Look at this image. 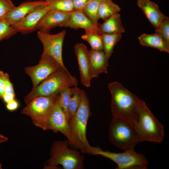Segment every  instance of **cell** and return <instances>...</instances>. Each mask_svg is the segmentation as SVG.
<instances>
[{"mask_svg":"<svg viewBox=\"0 0 169 169\" xmlns=\"http://www.w3.org/2000/svg\"><path fill=\"white\" fill-rule=\"evenodd\" d=\"M108 87L111 96L110 107L113 118L135 124L138 117L142 100L119 82H111Z\"/></svg>","mask_w":169,"mask_h":169,"instance_id":"1","label":"cell"},{"mask_svg":"<svg viewBox=\"0 0 169 169\" xmlns=\"http://www.w3.org/2000/svg\"><path fill=\"white\" fill-rule=\"evenodd\" d=\"M78 81L67 70L61 69L49 75L37 86L33 87L24 97L27 104L33 99L41 96H54L63 90L72 86L77 87Z\"/></svg>","mask_w":169,"mask_h":169,"instance_id":"2","label":"cell"},{"mask_svg":"<svg viewBox=\"0 0 169 169\" xmlns=\"http://www.w3.org/2000/svg\"><path fill=\"white\" fill-rule=\"evenodd\" d=\"M90 113L89 100L85 92L83 90L80 105L69 122L72 138L70 145L84 153H87L90 146L86 136L87 124Z\"/></svg>","mask_w":169,"mask_h":169,"instance_id":"3","label":"cell"},{"mask_svg":"<svg viewBox=\"0 0 169 169\" xmlns=\"http://www.w3.org/2000/svg\"><path fill=\"white\" fill-rule=\"evenodd\" d=\"M141 142L161 143L164 136L163 125L156 119L145 102L142 100L137 119L135 123Z\"/></svg>","mask_w":169,"mask_h":169,"instance_id":"4","label":"cell"},{"mask_svg":"<svg viewBox=\"0 0 169 169\" xmlns=\"http://www.w3.org/2000/svg\"><path fill=\"white\" fill-rule=\"evenodd\" d=\"M68 141L54 142L50 152L49 158L47 161L49 168H55L59 165L64 169H82L84 166V156L75 150L70 148Z\"/></svg>","mask_w":169,"mask_h":169,"instance_id":"5","label":"cell"},{"mask_svg":"<svg viewBox=\"0 0 169 169\" xmlns=\"http://www.w3.org/2000/svg\"><path fill=\"white\" fill-rule=\"evenodd\" d=\"M110 142L124 151L134 149L141 142L135 124L126 120L112 118L109 133Z\"/></svg>","mask_w":169,"mask_h":169,"instance_id":"6","label":"cell"},{"mask_svg":"<svg viewBox=\"0 0 169 169\" xmlns=\"http://www.w3.org/2000/svg\"><path fill=\"white\" fill-rule=\"evenodd\" d=\"M87 153L93 155H100L115 163L117 169H146L148 161L143 154L136 152L134 149L125 150L121 153L104 151L98 147H89Z\"/></svg>","mask_w":169,"mask_h":169,"instance_id":"7","label":"cell"},{"mask_svg":"<svg viewBox=\"0 0 169 169\" xmlns=\"http://www.w3.org/2000/svg\"><path fill=\"white\" fill-rule=\"evenodd\" d=\"M58 95L35 98L26 104L21 113L29 116L33 125L44 130L46 123L56 103Z\"/></svg>","mask_w":169,"mask_h":169,"instance_id":"8","label":"cell"},{"mask_svg":"<svg viewBox=\"0 0 169 169\" xmlns=\"http://www.w3.org/2000/svg\"><path fill=\"white\" fill-rule=\"evenodd\" d=\"M62 69L53 58L47 54L42 53L37 64L25 67L24 71L30 78L33 87H34L49 75Z\"/></svg>","mask_w":169,"mask_h":169,"instance_id":"9","label":"cell"},{"mask_svg":"<svg viewBox=\"0 0 169 169\" xmlns=\"http://www.w3.org/2000/svg\"><path fill=\"white\" fill-rule=\"evenodd\" d=\"M66 33L65 30L55 34L38 31L37 36L43 45L42 53L50 56L56 61L62 69L67 70L62 57L63 45Z\"/></svg>","mask_w":169,"mask_h":169,"instance_id":"10","label":"cell"},{"mask_svg":"<svg viewBox=\"0 0 169 169\" xmlns=\"http://www.w3.org/2000/svg\"><path fill=\"white\" fill-rule=\"evenodd\" d=\"M58 98L45 125V130L59 132L65 136L69 145L72 142V134L69 119L60 106Z\"/></svg>","mask_w":169,"mask_h":169,"instance_id":"11","label":"cell"},{"mask_svg":"<svg viewBox=\"0 0 169 169\" xmlns=\"http://www.w3.org/2000/svg\"><path fill=\"white\" fill-rule=\"evenodd\" d=\"M49 10L45 1L44 3L30 13L19 23L12 26L17 33L23 34L30 33L36 30L37 24L44 15Z\"/></svg>","mask_w":169,"mask_h":169,"instance_id":"12","label":"cell"},{"mask_svg":"<svg viewBox=\"0 0 169 169\" xmlns=\"http://www.w3.org/2000/svg\"><path fill=\"white\" fill-rule=\"evenodd\" d=\"M71 12L49 10L44 15L37 24L36 30L49 33L53 28L61 27L68 20Z\"/></svg>","mask_w":169,"mask_h":169,"instance_id":"13","label":"cell"},{"mask_svg":"<svg viewBox=\"0 0 169 169\" xmlns=\"http://www.w3.org/2000/svg\"><path fill=\"white\" fill-rule=\"evenodd\" d=\"M74 50L77 59L81 83L87 87L90 86L89 50L83 43L76 44Z\"/></svg>","mask_w":169,"mask_h":169,"instance_id":"14","label":"cell"},{"mask_svg":"<svg viewBox=\"0 0 169 169\" xmlns=\"http://www.w3.org/2000/svg\"><path fill=\"white\" fill-rule=\"evenodd\" d=\"M45 1L29 0L23 2L11 11L4 19L10 26L14 25L20 22L28 14Z\"/></svg>","mask_w":169,"mask_h":169,"instance_id":"15","label":"cell"},{"mask_svg":"<svg viewBox=\"0 0 169 169\" xmlns=\"http://www.w3.org/2000/svg\"><path fill=\"white\" fill-rule=\"evenodd\" d=\"M90 62V74L92 79L97 78L101 73H107L108 60L103 50L89 51Z\"/></svg>","mask_w":169,"mask_h":169,"instance_id":"16","label":"cell"},{"mask_svg":"<svg viewBox=\"0 0 169 169\" xmlns=\"http://www.w3.org/2000/svg\"><path fill=\"white\" fill-rule=\"evenodd\" d=\"M61 27H69L74 29L79 28L84 30L92 29L101 34L99 28L94 25L82 10H74L72 11L68 20Z\"/></svg>","mask_w":169,"mask_h":169,"instance_id":"17","label":"cell"},{"mask_svg":"<svg viewBox=\"0 0 169 169\" xmlns=\"http://www.w3.org/2000/svg\"><path fill=\"white\" fill-rule=\"evenodd\" d=\"M137 5L155 28L166 17L161 11L158 5L150 0H137Z\"/></svg>","mask_w":169,"mask_h":169,"instance_id":"18","label":"cell"},{"mask_svg":"<svg viewBox=\"0 0 169 169\" xmlns=\"http://www.w3.org/2000/svg\"><path fill=\"white\" fill-rule=\"evenodd\" d=\"M141 44L157 49L161 51L169 53V45L159 34L143 33L138 38Z\"/></svg>","mask_w":169,"mask_h":169,"instance_id":"19","label":"cell"},{"mask_svg":"<svg viewBox=\"0 0 169 169\" xmlns=\"http://www.w3.org/2000/svg\"><path fill=\"white\" fill-rule=\"evenodd\" d=\"M99 27L101 34H122L125 31L120 15L118 13L111 15L104 20L103 23L100 24Z\"/></svg>","mask_w":169,"mask_h":169,"instance_id":"20","label":"cell"},{"mask_svg":"<svg viewBox=\"0 0 169 169\" xmlns=\"http://www.w3.org/2000/svg\"><path fill=\"white\" fill-rule=\"evenodd\" d=\"M103 44V50L109 60L113 53L114 47L121 39V34L105 33L101 34Z\"/></svg>","mask_w":169,"mask_h":169,"instance_id":"21","label":"cell"},{"mask_svg":"<svg viewBox=\"0 0 169 169\" xmlns=\"http://www.w3.org/2000/svg\"><path fill=\"white\" fill-rule=\"evenodd\" d=\"M120 10L119 6L112 0H101L99 7V18L105 20L111 15L118 13Z\"/></svg>","mask_w":169,"mask_h":169,"instance_id":"22","label":"cell"},{"mask_svg":"<svg viewBox=\"0 0 169 169\" xmlns=\"http://www.w3.org/2000/svg\"><path fill=\"white\" fill-rule=\"evenodd\" d=\"M71 93L68 106L69 121L74 116L81 103L83 90L74 87L71 88Z\"/></svg>","mask_w":169,"mask_h":169,"instance_id":"23","label":"cell"},{"mask_svg":"<svg viewBox=\"0 0 169 169\" xmlns=\"http://www.w3.org/2000/svg\"><path fill=\"white\" fill-rule=\"evenodd\" d=\"M100 1L97 0L89 1L82 9L86 16L98 28L100 24L98 22L99 19L98 10Z\"/></svg>","mask_w":169,"mask_h":169,"instance_id":"24","label":"cell"},{"mask_svg":"<svg viewBox=\"0 0 169 169\" xmlns=\"http://www.w3.org/2000/svg\"><path fill=\"white\" fill-rule=\"evenodd\" d=\"M85 31V33L81 36V38L89 43L91 49L95 50H103L101 34L92 29H86Z\"/></svg>","mask_w":169,"mask_h":169,"instance_id":"25","label":"cell"},{"mask_svg":"<svg viewBox=\"0 0 169 169\" xmlns=\"http://www.w3.org/2000/svg\"><path fill=\"white\" fill-rule=\"evenodd\" d=\"M47 6L50 10L65 12L74 10L72 0H45Z\"/></svg>","mask_w":169,"mask_h":169,"instance_id":"26","label":"cell"},{"mask_svg":"<svg viewBox=\"0 0 169 169\" xmlns=\"http://www.w3.org/2000/svg\"><path fill=\"white\" fill-rule=\"evenodd\" d=\"M71 93V88H66L62 91L59 94V102L60 106L68 117V106Z\"/></svg>","mask_w":169,"mask_h":169,"instance_id":"27","label":"cell"},{"mask_svg":"<svg viewBox=\"0 0 169 169\" xmlns=\"http://www.w3.org/2000/svg\"><path fill=\"white\" fill-rule=\"evenodd\" d=\"M155 33L160 34L165 42L169 45V18L166 16L155 28Z\"/></svg>","mask_w":169,"mask_h":169,"instance_id":"28","label":"cell"},{"mask_svg":"<svg viewBox=\"0 0 169 169\" xmlns=\"http://www.w3.org/2000/svg\"><path fill=\"white\" fill-rule=\"evenodd\" d=\"M17 32L4 19L0 21V41L10 38Z\"/></svg>","mask_w":169,"mask_h":169,"instance_id":"29","label":"cell"},{"mask_svg":"<svg viewBox=\"0 0 169 169\" xmlns=\"http://www.w3.org/2000/svg\"><path fill=\"white\" fill-rule=\"evenodd\" d=\"M15 7L11 0H0V21L4 19Z\"/></svg>","mask_w":169,"mask_h":169,"instance_id":"30","label":"cell"},{"mask_svg":"<svg viewBox=\"0 0 169 169\" xmlns=\"http://www.w3.org/2000/svg\"><path fill=\"white\" fill-rule=\"evenodd\" d=\"M3 75L5 83L4 94H15L13 85L10 80L8 74L3 72Z\"/></svg>","mask_w":169,"mask_h":169,"instance_id":"31","label":"cell"},{"mask_svg":"<svg viewBox=\"0 0 169 169\" xmlns=\"http://www.w3.org/2000/svg\"><path fill=\"white\" fill-rule=\"evenodd\" d=\"M89 0H72L74 10H82Z\"/></svg>","mask_w":169,"mask_h":169,"instance_id":"32","label":"cell"},{"mask_svg":"<svg viewBox=\"0 0 169 169\" xmlns=\"http://www.w3.org/2000/svg\"><path fill=\"white\" fill-rule=\"evenodd\" d=\"M20 104L18 100L15 99L6 103V108L10 111L16 110L19 107Z\"/></svg>","mask_w":169,"mask_h":169,"instance_id":"33","label":"cell"},{"mask_svg":"<svg viewBox=\"0 0 169 169\" xmlns=\"http://www.w3.org/2000/svg\"><path fill=\"white\" fill-rule=\"evenodd\" d=\"M3 72L0 71V99H2L4 94L5 83L3 74Z\"/></svg>","mask_w":169,"mask_h":169,"instance_id":"34","label":"cell"},{"mask_svg":"<svg viewBox=\"0 0 169 169\" xmlns=\"http://www.w3.org/2000/svg\"><path fill=\"white\" fill-rule=\"evenodd\" d=\"M15 94H4L2 99L4 102L6 104L15 99Z\"/></svg>","mask_w":169,"mask_h":169,"instance_id":"35","label":"cell"},{"mask_svg":"<svg viewBox=\"0 0 169 169\" xmlns=\"http://www.w3.org/2000/svg\"><path fill=\"white\" fill-rule=\"evenodd\" d=\"M8 140V138L2 134H0V144L6 142Z\"/></svg>","mask_w":169,"mask_h":169,"instance_id":"36","label":"cell"},{"mask_svg":"<svg viewBox=\"0 0 169 169\" xmlns=\"http://www.w3.org/2000/svg\"><path fill=\"white\" fill-rule=\"evenodd\" d=\"M2 169V165H1V164L0 163V169Z\"/></svg>","mask_w":169,"mask_h":169,"instance_id":"37","label":"cell"},{"mask_svg":"<svg viewBox=\"0 0 169 169\" xmlns=\"http://www.w3.org/2000/svg\"><path fill=\"white\" fill-rule=\"evenodd\" d=\"M91 0H89V1H91ZM97 0L101 1V0Z\"/></svg>","mask_w":169,"mask_h":169,"instance_id":"38","label":"cell"}]
</instances>
